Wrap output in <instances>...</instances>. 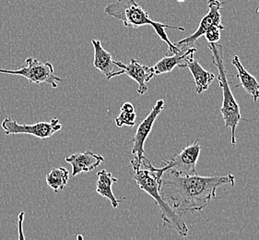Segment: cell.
Listing matches in <instances>:
<instances>
[{
	"label": "cell",
	"instance_id": "obj_1",
	"mask_svg": "<svg viewBox=\"0 0 259 240\" xmlns=\"http://www.w3.org/2000/svg\"><path fill=\"white\" fill-rule=\"evenodd\" d=\"M234 184L235 177L231 173L226 176L200 177L183 176L166 170L161 177L160 192L179 214H194L201 212L216 198L217 188Z\"/></svg>",
	"mask_w": 259,
	"mask_h": 240
},
{
	"label": "cell",
	"instance_id": "obj_2",
	"mask_svg": "<svg viewBox=\"0 0 259 240\" xmlns=\"http://www.w3.org/2000/svg\"><path fill=\"white\" fill-rule=\"evenodd\" d=\"M134 175L135 180L141 190L149 194L156 202L161 211V219L163 225L171 227L177 231V234L181 236L188 235V227L183 220V214H179L171 205L168 204L165 198L162 197L161 189V177L164 171L161 167H154L146 158L141 164L139 169H136Z\"/></svg>",
	"mask_w": 259,
	"mask_h": 240
},
{
	"label": "cell",
	"instance_id": "obj_3",
	"mask_svg": "<svg viewBox=\"0 0 259 240\" xmlns=\"http://www.w3.org/2000/svg\"><path fill=\"white\" fill-rule=\"evenodd\" d=\"M104 13L113 17L115 20L122 21L124 27L139 28L150 25L154 29L161 41L166 43L168 46V53L177 54L179 52V48L169 40L166 34L165 29L170 28L181 31H185V29L183 27L171 26L153 21L150 19L148 12L143 10L142 7L136 2V0H116L114 3H110L104 8Z\"/></svg>",
	"mask_w": 259,
	"mask_h": 240
},
{
	"label": "cell",
	"instance_id": "obj_4",
	"mask_svg": "<svg viewBox=\"0 0 259 240\" xmlns=\"http://www.w3.org/2000/svg\"><path fill=\"white\" fill-rule=\"evenodd\" d=\"M208 48L212 53V62L218 69V82L223 90V104L221 113L226 128L231 130L232 145L236 144V129L240 120L242 119L240 105L233 96V92L229 85L226 68L223 59V48L218 43H208Z\"/></svg>",
	"mask_w": 259,
	"mask_h": 240
},
{
	"label": "cell",
	"instance_id": "obj_5",
	"mask_svg": "<svg viewBox=\"0 0 259 240\" xmlns=\"http://www.w3.org/2000/svg\"><path fill=\"white\" fill-rule=\"evenodd\" d=\"M25 66L17 70L0 68V73L21 75L26 78L31 84H47L52 88H57L58 83H62V78L55 74V69L50 62L42 63L37 58H28L25 60Z\"/></svg>",
	"mask_w": 259,
	"mask_h": 240
},
{
	"label": "cell",
	"instance_id": "obj_6",
	"mask_svg": "<svg viewBox=\"0 0 259 240\" xmlns=\"http://www.w3.org/2000/svg\"><path fill=\"white\" fill-rule=\"evenodd\" d=\"M163 106H164V101L161 99L158 100L154 106L152 107L150 114L140 122V125L138 127V130L136 131L135 136L130 140V142L133 144L131 152L135 155L134 159L130 161V164L132 165L134 170L140 168L143 160L146 159L145 154H144L146 140L148 139L150 132L152 131V128L157 117L160 115L161 111L163 110Z\"/></svg>",
	"mask_w": 259,
	"mask_h": 240
},
{
	"label": "cell",
	"instance_id": "obj_7",
	"mask_svg": "<svg viewBox=\"0 0 259 240\" xmlns=\"http://www.w3.org/2000/svg\"><path fill=\"white\" fill-rule=\"evenodd\" d=\"M201 146L199 141H196L188 146L184 148L178 154L170 160H164L161 163V168L165 172L170 170L183 176L197 175V163L200 155Z\"/></svg>",
	"mask_w": 259,
	"mask_h": 240
},
{
	"label": "cell",
	"instance_id": "obj_8",
	"mask_svg": "<svg viewBox=\"0 0 259 240\" xmlns=\"http://www.w3.org/2000/svg\"><path fill=\"white\" fill-rule=\"evenodd\" d=\"M1 126L6 135L29 134L39 139H48L62 129V125L59 123V120L57 117H54L49 122H37L31 125L21 124L15 120L7 117L2 121Z\"/></svg>",
	"mask_w": 259,
	"mask_h": 240
},
{
	"label": "cell",
	"instance_id": "obj_9",
	"mask_svg": "<svg viewBox=\"0 0 259 240\" xmlns=\"http://www.w3.org/2000/svg\"><path fill=\"white\" fill-rule=\"evenodd\" d=\"M223 5V2H221L219 0H208L207 1L208 11L207 14L201 19L197 31L192 33L191 35L182 39L175 45L178 48L194 47V45L197 44L199 37L203 36L208 29H210L213 26H223L222 22V14H221Z\"/></svg>",
	"mask_w": 259,
	"mask_h": 240
},
{
	"label": "cell",
	"instance_id": "obj_10",
	"mask_svg": "<svg viewBox=\"0 0 259 240\" xmlns=\"http://www.w3.org/2000/svg\"><path fill=\"white\" fill-rule=\"evenodd\" d=\"M114 65L118 67L121 70L114 71L110 75L109 78H107L108 81L122 74H126L128 77L134 79L136 83L139 84L138 93L141 95L145 94L146 92L148 91L147 84L155 76L152 67L142 65L140 61L136 60L134 58H131L130 64L127 65H124V63L120 61H114Z\"/></svg>",
	"mask_w": 259,
	"mask_h": 240
},
{
	"label": "cell",
	"instance_id": "obj_11",
	"mask_svg": "<svg viewBox=\"0 0 259 240\" xmlns=\"http://www.w3.org/2000/svg\"><path fill=\"white\" fill-rule=\"evenodd\" d=\"M197 49L194 47H180L179 52L177 54H171V56L166 55V57L161 58L160 61L156 63L152 67L154 75H161V74L171 72L176 67L183 68L189 60L194 58L195 53Z\"/></svg>",
	"mask_w": 259,
	"mask_h": 240
},
{
	"label": "cell",
	"instance_id": "obj_12",
	"mask_svg": "<svg viewBox=\"0 0 259 240\" xmlns=\"http://www.w3.org/2000/svg\"><path fill=\"white\" fill-rule=\"evenodd\" d=\"M65 160L72 167V177H76L81 173L91 172L104 162V157L91 151L75 152L66 157Z\"/></svg>",
	"mask_w": 259,
	"mask_h": 240
},
{
	"label": "cell",
	"instance_id": "obj_13",
	"mask_svg": "<svg viewBox=\"0 0 259 240\" xmlns=\"http://www.w3.org/2000/svg\"><path fill=\"white\" fill-rule=\"evenodd\" d=\"M232 64L237 70V78L240 82V86L243 87L244 91L253 97L254 103L257 102L259 99L258 81L244 68L238 56L233 57Z\"/></svg>",
	"mask_w": 259,
	"mask_h": 240
},
{
	"label": "cell",
	"instance_id": "obj_14",
	"mask_svg": "<svg viewBox=\"0 0 259 240\" xmlns=\"http://www.w3.org/2000/svg\"><path fill=\"white\" fill-rule=\"evenodd\" d=\"M97 182H96V192L109 201L112 207L114 209H117L120 203L122 202V199H116L114 196V192L112 187L115 183H117L118 179L114 178L112 175V173L106 171L105 169L101 170L100 172L97 173Z\"/></svg>",
	"mask_w": 259,
	"mask_h": 240
},
{
	"label": "cell",
	"instance_id": "obj_15",
	"mask_svg": "<svg viewBox=\"0 0 259 240\" xmlns=\"http://www.w3.org/2000/svg\"><path fill=\"white\" fill-rule=\"evenodd\" d=\"M92 45L94 50V68L103 72L106 78H109L110 75L114 72L115 66L111 53L106 51L102 46L101 41L97 39H93Z\"/></svg>",
	"mask_w": 259,
	"mask_h": 240
},
{
	"label": "cell",
	"instance_id": "obj_16",
	"mask_svg": "<svg viewBox=\"0 0 259 240\" xmlns=\"http://www.w3.org/2000/svg\"><path fill=\"white\" fill-rule=\"evenodd\" d=\"M188 68L193 75L197 94H202L203 92L207 91L209 85L212 84L213 81L216 78L214 74L203 68L202 66L194 58L184 66L183 68Z\"/></svg>",
	"mask_w": 259,
	"mask_h": 240
},
{
	"label": "cell",
	"instance_id": "obj_17",
	"mask_svg": "<svg viewBox=\"0 0 259 240\" xmlns=\"http://www.w3.org/2000/svg\"><path fill=\"white\" fill-rule=\"evenodd\" d=\"M69 172L65 167H57L47 175V184L57 193L68 185Z\"/></svg>",
	"mask_w": 259,
	"mask_h": 240
},
{
	"label": "cell",
	"instance_id": "obj_18",
	"mask_svg": "<svg viewBox=\"0 0 259 240\" xmlns=\"http://www.w3.org/2000/svg\"><path fill=\"white\" fill-rule=\"evenodd\" d=\"M137 114H136L135 107L131 103H124L120 108V114L114 121L115 124L121 128L123 126H127L130 128H133L136 125Z\"/></svg>",
	"mask_w": 259,
	"mask_h": 240
},
{
	"label": "cell",
	"instance_id": "obj_19",
	"mask_svg": "<svg viewBox=\"0 0 259 240\" xmlns=\"http://www.w3.org/2000/svg\"><path fill=\"white\" fill-rule=\"evenodd\" d=\"M224 30V26H213L208 29L204 36L208 43H218L221 39V31Z\"/></svg>",
	"mask_w": 259,
	"mask_h": 240
},
{
	"label": "cell",
	"instance_id": "obj_20",
	"mask_svg": "<svg viewBox=\"0 0 259 240\" xmlns=\"http://www.w3.org/2000/svg\"><path fill=\"white\" fill-rule=\"evenodd\" d=\"M23 218H24V213L21 212V214H19V222H18V226H19V239H24V235H23V232H22V222H23Z\"/></svg>",
	"mask_w": 259,
	"mask_h": 240
},
{
	"label": "cell",
	"instance_id": "obj_21",
	"mask_svg": "<svg viewBox=\"0 0 259 240\" xmlns=\"http://www.w3.org/2000/svg\"><path fill=\"white\" fill-rule=\"evenodd\" d=\"M177 1H178V2H185L186 0H177Z\"/></svg>",
	"mask_w": 259,
	"mask_h": 240
},
{
	"label": "cell",
	"instance_id": "obj_22",
	"mask_svg": "<svg viewBox=\"0 0 259 240\" xmlns=\"http://www.w3.org/2000/svg\"><path fill=\"white\" fill-rule=\"evenodd\" d=\"M77 238H82V236H81V235H78V236H77Z\"/></svg>",
	"mask_w": 259,
	"mask_h": 240
}]
</instances>
